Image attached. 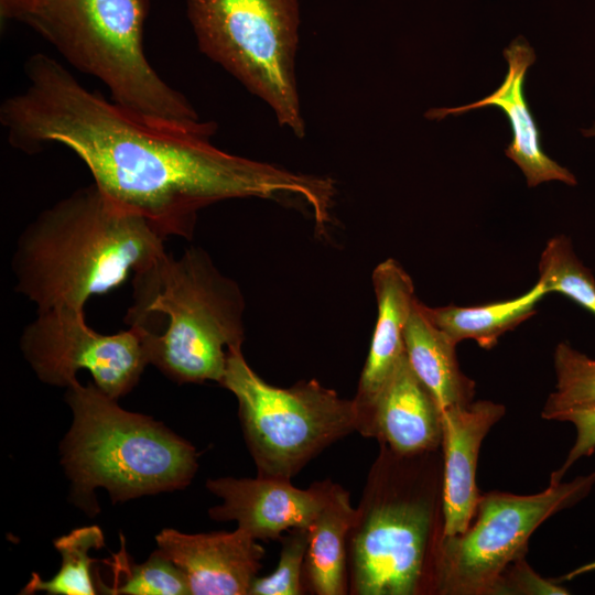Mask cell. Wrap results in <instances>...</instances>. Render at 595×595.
Listing matches in <instances>:
<instances>
[{"label": "cell", "instance_id": "cell-1", "mask_svg": "<svg viewBox=\"0 0 595 595\" xmlns=\"http://www.w3.org/2000/svg\"><path fill=\"white\" fill-rule=\"evenodd\" d=\"M24 74L26 87L0 108L9 143L28 153L51 144L72 150L94 184L165 237L190 239L197 212L226 199H299L315 218L332 208V178L225 152L210 142L213 121L185 129L148 120L87 89L44 53L26 60Z\"/></svg>", "mask_w": 595, "mask_h": 595}, {"label": "cell", "instance_id": "cell-2", "mask_svg": "<svg viewBox=\"0 0 595 595\" xmlns=\"http://www.w3.org/2000/svg\"><path fill=\"white\" fill-rule=\"evenodd\" d=\"M165 238L93 183L42 210L22 231L11 261L15 291L37 313L84 311L93 295L119 286L163 253Z\"/></svg>", "mask_w": 595, "mask_h": 595}, {"label": "cell", "instance_id": "cell-3", "mask_svg": "<svg viewBox=\"0 0 595 595\" xmlns=\"http://www.w3.org/2000/svg\"><path fill=\"white\" fill-rule=\"evenodd\" d=\"M133 274L126 322L144 333L150 365L177 383H220L229 350L245 339L237 283L199 248L164 251Z\"/></svg>", "mask_w": 595, "mask_h": 595}, {"label": "cell", "instance_id": "cell-4", "mask_svg": "<svg viewBox=\"0 0 595 595\" xmlns=\"http://www.w3.org/2000/svg\"><path fill=\"white\" fill-rule=\"evenodd\" d=\"M72 425L60 445L72 498L89 516L99 511L94 493L105 488L112 502L186 487L196 451L151 416L118 405L93 382L66 388Z\"/></svg>", "mask_w": 595, "mask_h": 595}, {"label": "cell", "instance_id": "cell-5", "mask_svg": "<svg viewBox=\"0 0 595 595\" xmlns=\"http://www.w3.org/2000/svg\"><path fill=\"white\" fill-rule=\"evenodd\" d=\"M149 0H24L15 20L75 68L98 78L111 99L153 122L201 129L191 102L155 72L143 46Z\"/></svg>", "mask_w": 595, "mask_h": 595}, {"label": "cell", "instance_id": "cell-6", "mask_svg": "<svg viewBox=\"0 0 595 595\" xmlns=\"http://www.w3.org/2000/svg\"><path fill=\"white\" fill-rule=\"evenodd\" d=\"M201 52L272 109L278 122L303 138L295 77L298 0H186Z\"/></svg>", "mask_w": 595, "mask_h": 595}, {"label": "cell", "instance_id": "cell-7", "mask_svg": "<svg viewBox=\"0 0 595 595\" xmlns=\"http://www.w3.org/2000/svg\"><path fill=\"white\" fill-rule=\"evenodd\" d=\"M220 385L235 394L259 476L288 478L326 446L360 428L355 400L312 379L282 389L267 383L230 349Z\"/></svg>", "mask_w": 595, "mask_h": 595}, {"label": "cell", "instance_id": "cell-8", "mask_svg": "<svg viewBox=\"0 0 595 595\" xmlns=\"http://www.w3.org/2000/svg\"><path fill=\"white\" fill-rule=\"evenodd\" d=\"M595 485V472L549 483L533 495L482 494L467 530L441 537L434 591L444 595H495L505 570L528 552L532 533L553 515L581 502Z\"/></svg>", "mask_w": 595, "mask_h": 595}, {"label": "cell", "instance_id": "cell-9", "mask_svg": "<svg viewBox=\"0 0 595 595\" xmlns=\"http://www.w3.org/2000/svg\"><path fill=\"white\" fill-rule=\"evenodd\" d=\"M21 350L37 378L48 385L69 387L79 370L90 372L104 393L118 400L138 383L150 365L141 328L105 335L90 328L85 312L50 310L23 329Z\"/></svg>", "mask_w": 595, "mask_h": 595}, {"label": "cell", "instance_id": "cell-10", "mask_svg": "<svg viewBox=\"0 0 595 595\" xmlns=\"http://www.w3.org/2000/svg\"><path fill=\"white\" fill-rule=\"evenodd\" d=\"M431 497L393 498L368 512L353 544L354 585L361 595H412L428 556L435 562L443 526Z\"/></svg>", "mask_w": 595, "mask_h": 595}, {"label": "cell", "instance_id": "cell-11", "mask_svg": "<svg viewBox=\"0 0 595 595\" xmlns=\"http://www.w3.org/2000/svg\"><path fill=\"white\" fill-rule=\"evenodd\" d=\"M158 551L185 575L192 595H246L261 567L264 551L237 528L232 532L187 534L163 529Z\"/></svg>", "mask_w": 595, "mask_h": 595}, {"label": "cell", "instance_id": "cell-12", "mask_svg": "<svg viewBox=\"0 0 595 595\" xmlns=\"http://www.w3.org/2000/svg\"><path fill=\"white\" fill-rule=\"evenodd\" d=\"M207 489L221 499L209 510L217 521L235 520L256 540L278 539L290 529H310L322 506L321 486L303 490L290 479L223 477L209 479Z\"/></svg>", "mask_w": 595, "mask_h": 595}, {"label": "cell", "instance_id": "cell-13", "mask_svg": "<svg viewBox=\"0 0 595 595\" xmlns=\"http://www.w3.org/2000/svg\"><path fill=\"white\" fill-rule=\"evenodd\" d=\"M505 411L504 404L489 400L442 411L443 537L465 532L474 518L482 495L476 484L480 445Z\"/></svg>", "mask_w": 595, "mask_h": 595}, {"label": "cell", "instance_id": "cell-14", "mask_svg": "<svg viewBox=\"0 0 595 595\" xmlns=\"http://www.w3.org/2000/svg\"><path fill=\"white\" fill-rule=\"evenodd\" d=\"M504 56L508 63V72L502 84L494 93L465 106L429 110L425 116L441 120L447 115L458 116L473 109L496 106L506 113L512 130V140L505 153L521 169L528 186L533 187L550 181L576 185L574 174L542 150L538 125L524 98V77L536 61L534 51L522 37H518L504 50Z\"/></svg>", "mask_w": 595, "mask_h": 595}, {"label": "cell", "instance_id": "cell-15", "mask_svg": "<svg viewBox=\"0 0 595 595\" xmlns=\"http://www.w3.org/2000/svg\"><path fill=\"white\" fill-rule=\"evenodd\" d=\"M360 431L385 441L399 456L430 453L442 444V412L407 355L360 419Z\"/></svg>", "mask_w": 595, "mask_h": 595}, {"label": "cell", "instance_id": "cell-16", "mask_svg": "<svg viewBox=\"0 0 595 595\" xmlns=\"http://www.w3.org/2000/svg\"><path fill=\"white\" fill-rule=\"evenodd\" d=\"M372 284L378 316L354 399L360 418L405 355L404 328L416 300L411 277L394 259L375 268Z\"/></svg>", "mask_w": 595, "mask_h": 595}, {"label": "cell", "instance_id": "cell-17", "mask_svg": "<svg viewBox=\"0 0 595 595\" xmlns=\"http://www.w3.org/2000/svg\"><path fill=\"white\" fill-rule=\"evenodd\" d=\"M456 345L430 320L424 304L416 299L404 328L405 355L441 412L474 401L475 381L461 370Z\"/></svg>", "mask_w": 595, "mask_h": 595}, {"label": "cell", "instance_id": "cell-18", "mask_svg": "<svg viewBox=\"0 0 595 595\" xmlns=\"http://www.w3.org/2000/svg\"><path fill=\"white\" fill-rule=\"evenodd\" d=\"M322 506L309 529L307 567L320 595L344 593L345 540L358 520L349 495L337 485H320Z\"/></svg>", "mask_w": 595, "mask_h": 595}, {"label": "cell", "instance_id": "cell-19", "mask_svg": "<svg viewBox=\"0 0 595 595\" xmlns=\"http://www.w3.org/2000/svg\"><path fill=\"white\" fill-rule=\"evenodd\" d=\"M548 294L540 282L524 294L484 305H446L424 310L430 320L455 344L474 339L482 348L490 349L499 338L537 312V304Z\"/></svg>", "mask_w": 595, "mask_h": 595}, {"label": "cell", "instance_id": "cell-20", "mask_svg": "<svg viewBox=\"0 0 595 595\" xmlns=\"http://www.w3.org/2000/svg\"><path fill=\"white\" fill-rule=\"evenodd\" d=\"M105 545L102 530L98 526H86L72 530L54 540V547L62 555L58 572L50 580H42L33 573L22 594L45 592L51 595H93L97 593L91 577L89 556L91 550Z\"/></svg>", "mask_w": 595, "mask_h": 595}, {"label": "cell", "instance_id": "cell-21", "mask_svg": "<svg viewBox=\"0 0 595 595\" xmlns=\"http://www.w3.org/2000/svg\"><path fill=\"white\" fill-rule=\"evenodd\" d=\"M113 570L111 585L95 582L102 594L112 595H186L191 594L184 573L155 550L149 559L134 564L130 561L122 539L121 551L106 561Z\"/></svg>", "mask_w": 595, "mask_h": 595}, {"label": "cell", "instance_id": "cell-22", "mask_svg": "<svg viewBox=\"0 0 595 595\" xmlns=\"http://www.w3.org/2000/svg\"><path fill=\"white\" fill-rule=\"evenodd\" d=\"M539 280L545 291L559 292L595 315V278L574 252L569 237H552L539 260Z\"/></svg>", "mask_w": 595, "mask_h": 595}, {"label": "cell", "instance_id": "cell-23", "mask_svg": "<svg viewBox=\"0 0 595 595\" xmlns=\"http://www.w3.org/2000/svg\"><path fill=\"white\" fill-rule=\"evenodd\" d=\"M555 390L548 397L541 416L551 420L575 407L595 405V359L562 342L553 353Z\"/></svg>", "mask_w": 595, "mask_h": 595}, {"label": "cell", "instance_id": "cell-24", "mask_svg": "<svg viewBox=\"0 0 595 595\" xmlns=\"http://www.w3.org/2000/svg\"><path fill=\"white\" fill-rule=\"evenodd\" d=\"M309 529H293L284 538L279 563L268 576L256 577L250 595H298L301 591V569L307 553Z\"/></svg>", "mask_w": 595, "mask_h": 595}, {"label": "cell", "instance_id": "cell-25", "mask_svg": "<svg viewBox=\"0 0 595 595\" xmlns=\"http://www.w3.org/2000/svg\"><path fill=\"white\" fill-rule=\"evenodd\" d=\"M552 421L570 422L576 431L575 442L565 461L550 476V482L560 483L578 459L592 455L595 451V405L566 409L554 415Z\"/></svg>", "mask_w": 595, "mask_h": 595}, {"label": "cell", "instance_id": "cell-26", "mask_svg": "<svg viewBox=\"0 0 595 595\" xmlns=\"http://www.w3.org/2000/svg\"><path fill=\"white\" fill-rule=\"evenodd\" d=\"M567 595L570 592L558 582L545 580L536 573L524 556L515 560L502 573L495 595Z\"/></svg>", "mask_w": 595, "mask_h": 595}, {"label": "cell", "instance_id": "cell-27", "mask_svg": "<svg viewBox=\"0 0 595 595\" xmlns=\"http://www.w3.org/2000/svg\"><path fill=\"white\" fill-rule=\"evenodd\" d=\"M23 0H0V13L4 19H11Z\"/></svg>", "mask_w": 595, "mask_h": 595}, {"label": "cell", "instance_id": "cell-28", "mask_svg": "<svg viewBox=\"0 0 595 595\" xmlns=\"http://www.w3.org/2000/svg\"><path fill=\"white\" fill-rule=\"evenodd\" d=\"M595 571V561L581 565L561 577L562 581H571L577 576Z\"/></svg>", "mask_w": 595, "mask_h": 595}, {"label": "cell", "instance_id": "cell-29", "mask_svg": "<svg viewBox=\"0 0 595 595\" xmlns=\"http://www.w3.org/2000/svg\"><path fill=\"white\" fill-rule=\"evenodd\" d=\"M582 132L585 137H595V125L591 129L582 130Z\"/></svg>", "mask_w": 595, "mask_h": 595}]
</instances>
